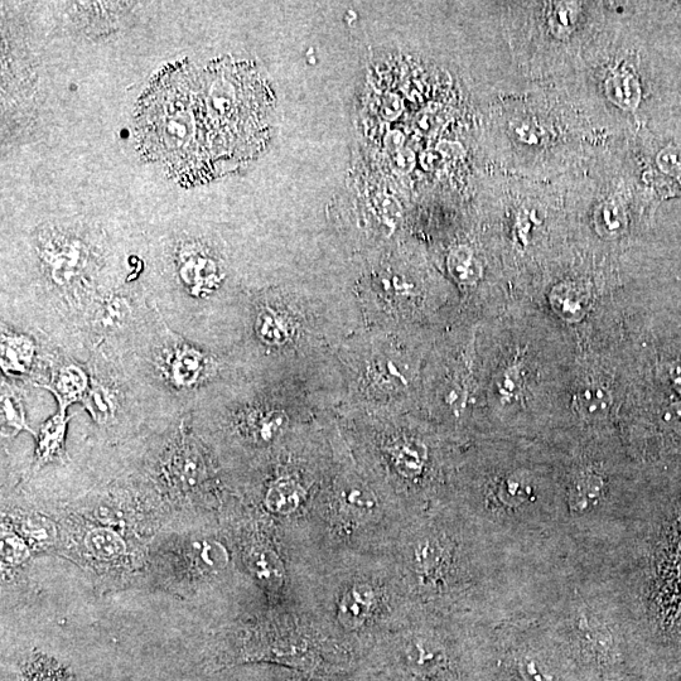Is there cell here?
Listing matches in <instances>:
<instances>
[{"instance_id":"9a60e30c","label":"cell","mask_w":681,"mask_h":681,"mask_svg":"<svg viewBox=\"0 0 681 681\" xmlns=\"http://www.w3.org/2000/svg\"><path fill=\"white\" fill-rule=\"evenodd\" d=\"M255 331L260 341L268 346L287 344L293 333L288 316L272 307H265L259 312L255 321Z\"/></svg>"},{"instance_id":"2e32d148","label":"cell","mask_w":681,"mask_h":681,"mask_svg":"<svg viewBox=\"0 0 681 681\" xmlns=\"http://www.w3.org/2000/svg\"><path fill=\"white\" fill-rule=\"evenodd\" d=\"M574 407L583 418L597 420L611 412L612 398L605 386L597 383L582 386L574 398Z\"/></svg>"},{"instance_id":"44dd1931","label":"cell","mask_w":681,"mask_h":681,"mask_svg":"<svg viewBox=\"0 0 681 681\" xmlns=\"http://www.w3.org/2000/svg\"><path fill=\"white\" fill-rule=\"evenodd\" d=\"M2 434L3 437H16L19 432L27 431L36 436L32 429L28 427L26 413L21 398L16 391L9 389V386L2 385Z\"/></svg>"},{"instance_id":"3957f363","label":"cell","mask_w":681,"mask_h":681,"mask_svg":"<svg viewBox=\"0 0 681 681\" xmlns=\"http://www.w3.org/2000/svg\"><path fill=\"white\" fill-rule=\"evenodd\" d=\"M373 649L383 651L405 681H433L448 668L446 647L420 623L417 612L381 636Z\"/></svg>"},{"instance_id":"5b68a950","label":"cell","mask_w":681,"mask_h":681,"mask_svg":"<svg viewBox=\"0 0 681 681\" xmlns=\"http://www.w3.org/2000/svg\"><path fill=\"white\" fill-rule=\"evenodd\" d=\"M90 385L88 373L81 366L74 362H66L52 370L50 381L42 385V388L55 395L59 403V412L66 414L70 405L85 399Z\"/></svg>"},{"instance_id":"836d02e7","label":"cell","mask_w":681,"mask_h":681,"mask_svg":"<svg viewBox=\"0 0 681 681\" xmlns=\"http://www.w3.org/2000/svg\"><path fill=\"white\" fill-rule=\"evenodd\" d=\"M530 127L531 125L523 124L518 129V133L521 135V140H524L526 143H534L536 140H538V135H536L535 132L530 129Z\"/></svg>"},{"instance_id":"9c48e42d","label":"cell","mask_w":681,"mask_h":681,"mask_svg":"<svg viewBox=\"0 0 681 681\" xmlns=\"http://www.w3.org/2000/svg\"><path fill=\"white\" fill-rule=\"evenodd\" d=\"M288 427V417L283 410L274 408L253 409L245 415L241 429L246 437L258 444L278 441Z\"/></svg>"},{"instance_id":"d6986e66","label":"cell","mask_w":681,"mask_h":681,"mask_svg":"<svg viewBox=\"0 0 681 681\" xmlns=\"http://www.w3.org/2000/svg\"><path fill=\"white\" fill-rule=\"evenodd\" d=\"M85 548L91 557L98 560H114L122 557L127 545L117 531L109 528H95L85 536Z\"/></svg>"},{"instance_id":"ba28073f","label":"cell","mask_w":681,"mask_h":681,"mask_svg":"<svg viewBox=\"0 0 681 681\" xmlns=\"http://www.w3.org/2000/svg\"><path fill=\"white\" fill-rule=\"evenodd\" d=\"M36 356V344L31 337L3 328L0 341V365L8 376L24 375L30 371Z\"/></svg>"},{"instance_id":"e575fe53","label":"cell","mask_w":681,"mask_h":681,"mask_svg":"<svg viewBox=\"0 0 681 681\" xmlns=\"http://www.w3.org/2000/svg\"><path fill=\"white\" fill-rule=\"evenodd\" d=\"M287 681H325V679L320 678V676H308V678H294Z\"/></svg>"},{"instance_id":"d4e9b609","label":"cell","mask_w":681,"mask_h":681,"mask_svg":"<svg viewBox=\"0 0 681 681\" xmlns=\"http://www.w3.org/2000/svg\"><path fill=\"white\" fill-rule=\"evenodd\" d=\"M130 315H132V307H130L127 298L113 297L104 303L98 313V322L104 330H117L128 322Z\"/></svg>"},{"instance_id":"5bb4252c","label":"cell","mask_w":681,"mask_h":681,"mask_svg":"<svg viewBox=\"0 0 681 681\" xmlns=\"http://www.w3.org/2000/svg\"><path fill=\"white\" fill-rule=\"evenodd\" d=\"M549 301L553 311L564 321L579 322L587 315L588 298L583 289L574 284H559L550 293Z\"/></svg>"},{"instance_id":"4fadbf2b","label":"cell","mask_w":681,"mask_h":681,"mask_svg":"<svg viewBox=\"0 0 681 681\" xmlns=\"http://www.w3.org/2000/svg\"><path fill=\"white\" fill-rule=\"evenodd\" d=\"M69 418L66 414L57 413L42 425L36 433L35 463L37 466L46 465L64 456L65 437Z\"/></svg>"},{"instance_id":"52a82bcc","label":"cell","mask_w":681,"mask_h":681,"mask_svg":"<svg viewBox=\"0 0 681 681\" xmlns=\"http://www.w3.org/2000/svg\"><path fill=\"white\" fill-rule=\"evenodd\" d=\"M391 467L404 480H418L429 460L427 446L415 438H400L386 447Z\"/></svg>"},{"instance_id":"e0dca14e","label":"cell","mask_w":681,"mask_h":681,"mask_svg":"<svg viewBox=\"0 0 681 681\" xmlns=\"http://www.w3.org/2000/svg\"><path fill=\"white\" fill-rule=\"evenodd\" d=\"M605 494V482L594 473L579 476L569 491V504L576 513H588L597 507Z\"/></svg>"},{"instance_id":"6da1fadb","label":"cell","mask_w":681,"mask_h":681,"mask_svg":"<svg viewBox=\"0 0 681 681\" xmlns=\"http://www.w3.org/2000/svg\"><path fill=\"white\" fill-rule=\"evenodd\" d=\"M270 101L253 66L177 62L159 71L139 99L135 137L148 161L183 185H198L259 152Z\"/></svg>"},{"instance_id":"4316f807","label":"cell","mask_w":681,"mask_h":681,"mask_svg":"<svg viewBox=\"0 0 681 681\" xmlns=\"http://www.w3.org/2000/svg\"><path fill=\"white\" fill-rule=\"evenodd\" d=\"M30 555V549L23 538L17 534H3L2 560L8 565L22 564Z\"/></svg>"},{"instance_id":"1f68e13d","label":"cell","mask_w":681,"mask_h":681,"mask_svg":"<svg viewBox=\"0 0 681 681\" xmlns=\"http://www.w3.org/2000/svg\"><path fill=\"white\" fill-rule=\"evenodd\" d=\"M519 380L520 378L518 375V371L516 370L509 371V373H507L504 376V379H502L501 384L502 394L507 396L515 395L516 391H518Z\"/></svg>"},{"instance_id":"603a6c76","label":"cell","mask_w":681,"mask_h":681,"mask_svg":"<svg viewBox=\"0 0 681 681\" xmlns=\"http://www.w3.org/2000/svg\"><path fill=\"white\" fill-rule=\"evenodd\" d=\"M594 222H596L598 233L606 238H617L625 233L627 227L625 211L615 202H606L598 207Z\"/></svg>"},{"instance_id":"ac0fdd59","label":"cell","mask_w":681,"mask_h":681,"mask_svg":"<svg viewBox=\"0 0 681 681\" xmlns=\"http://www.w3.org/2000/svg\"><path fill=\"white\" fill-rule=\"evenodd\" d=\"M192 567L198 572L215 574L229 565L230 557L224 545L215 540L193 543L190 550Z\"/></svg>"},{"instance_id":"d6a6232c","label":"cell","mask_w":681,"mask_h":681,"mask_svg":"<svg viewBox=\"0 0 681 681\" xmlns=\"http://www.w3.org/2000/svg\"><path fill=\"white\" fill-rule=\"evenodd\" d=\"M669 379L676 393H678L681 398V357L680 359L671 362L669 366Z\"/></svg>"},{"instance_id":"277c9868","label":"cell","mask_w":681,"mask_h":681,"mask_svg":"<svg viewBox=\"0 0 681 681\" xmlns=\"http://www.w3.org/2000/svg\"><path fill=\"white\" fill-rule=\"evenodd\" d=\"M214 367L215 362L210 355L186 342H172L163 350L162 374L176 389L196 388L209 378Z\"/></svg>"},{"instance_id":"484cf974","label":"cell","mask_w":681,"mask_h":681,"mask_svg":"<svg viewBox=\"0 0 681 681\" xmlns=\"http://www.w3.org/2000/svg\"><path fill=\"white\" fill-rule=\"evenodd\" d=\"M534 495V485L524 473H515L502 482L501 499L509 504L519 505L528 501Z\"/></svg>"},{"instance_id":"ffe728a7","label":"cell","mask_w":681,"mask_h":681,"mask_svg":"<svg viewBox=\"0 0 681 681\" xmlns=\"http://www.w3.org/2000/svg\"><path fill=\"white\" fill-rule=\"evenodd\" d=\"M82 403L99 424L108 423L117 413L118 402L114 390L96 379L91 380L90 389Z\"/></svg>"},{"instance_id":"7a4b0ae2","label":"cell","mask_w":681,"mask_h":681,"mask_svg":"<svg viewBox=\"0 0 681 681\" xmlns=\"http://www.w3.org/2000/svg\"><path fill=\"white\" fill-rule=\"evenodd\" d=\"M341 560L315 594L320 625L336 639L373 646L414 612L386 555Z\"/></svg>"},{"instance_id":"8992f818","label":"cell","mask_w":681,"mask_h":681,"mask_svg":"<svg viewBox=\"0 0 681 681\" xmlns=\"http://www.w3.org/2000/svg\"><path fill=\"white\" fill-rule=\"evenodd\" d=\"M166 470L169 478L183 489L196 487L206 477L204 457L188 437H183L173 448Z\"/></svg>"},{"instance_id":"7402d4cb","label":"cell","mask_w":681,"mask_h":681,"mask_svg":"<svg viewBox=\"0 0 681 681\" xmlns=\"http://www.w3.org/2000/svg\"><path fill=\"white\" fill-rule=\"evenodd\" d=\"M605 93L613 104L625 110H635L641 101L639 81L631 74H616L608 77Z\"/></svg>"},{"instance_id":"4dcf8cb0","label":"cell","mask_w":681,"mask_h":681,"mask_svg":"<svg viewBox=\"0 0 681 681\" xmlns=\"http://www.w3.org/2000/svg\"><path fill=\"white\" fill-rule=\"evenodd\" d=\"M660 420L665 428L681 433V402L671 403L665 407L661 412Z\"/></svg>"},{"instance_id":"83f0119b","label":"cell","mask_w":681,"mask_h":681,"mask_svg":"<svg viewBox=\"0 0 681 681\" xmlns=\"http://www.w3.org/2000/svg\"><path fill=\"white\" fill-rule=\"evenodd\" d=\"M21 530L28 539L37 543L50 542L53 536H55V528H53L52 523L40 518H32L24 521Z\"/></svg>"},{"instance_id":"8fae6325","label":"cell","mask_w":681,"mask_h":681,"mask_svg":"<svg viewBox=\"0 0 681 681\" xmlns=\"http://www.w3.org/2000/svg\"><path fill=\"white\" fill-rule=\"evenodd\" d=\"M181 277L188 292L195 297L209 296L219 286L220 275L215 263L200 254H186L181 265Z\"/></svg>"},{"instance_id":"f546056e","label":"cell","mask_w":681,"mask_h":681,"mask_svg":"<svg viewBox=\"0 0 681 681\" xmlns=\"http://www.w3.org/2000/svg\"><path fill=\"white\" fill-rule=\"evenodd\" d=\"M520 671L526 681H555L547 666L536 659H526L520 664Z\"/></svg>"},{"instance_id":"f1b7e54d","label":"cell","mask_w":681,"mask_h":681,"mask_svg":"<svg viewBox=\"0 0 681 681\" xmlns=\"http://www.w3.org/2000/svg\"><path fill=\"white\" fill-rule=\"evenodd\" d=\"M656 164L665 175L681 178V147L663 149L656 157Z\"/></svg>"},{"instance_id":"7c38bea8","label":"cell","mask_w":681,"mask_h":681,"mask_svg":"<svg viewBox=\"0 0 681 681\" xmlns=\"http://www.w3.org/2000/svg\"><path fill=\"white\" fill-rule=\"evenodd\" d=\"M307 499V491L292 477H279L269 485L264 496V505L269 513L287 516L296 515Z\"/></svg>"},{"instance_id":"30bf717a","label":"cell","mask_w":681,"mask_h":681,"mask_svg":"<svg viewBox=\"0 0 681 681\" xmlns=\"http://www.w3.org/2000/svg\"><path fill=\"white\" fill-rule=\"evenodd\" d=\"M246 567L257 582L269 592H279L283 588L286 571L282 560L272 548L257 545L245 555Z\"/></svg>"},{"instance_id":"cb8c5ba5","label":"cell","mask_w":681,"mask_h":681,"mask_svg":"<svg viewBox=\"0 0 681 681\" xmlns=\"http://www.w3.org/2000/svg\"><path fill=\"white\" fill-rule=\"evenodd\" d=\"M448 265L453 277L463 284L476 283L481 277L480 264L476 262L472 251L463 246L452 251Z\"/></svg>"}]
</instances>
